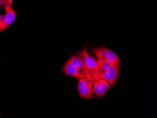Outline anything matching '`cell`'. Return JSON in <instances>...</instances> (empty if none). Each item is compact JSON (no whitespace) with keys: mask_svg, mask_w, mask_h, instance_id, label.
I'll use <instances>...</instances> for the list:
<instances>
[{"mask_svg":"<svg viewBox=\"0 0 157 118\" xmlns=\"http://www.w3.org/2000/svg\"><path fill=\"white\" fill-rule=\"evenodd\" d=\"M12 0H8V2H7V4H9L10 5H12Z\"/></svg>","mask_w":157,"mask_h":118,"instance_id":"8","label":"cell"},{"mask_svg":"<svg viewBox=\"0 0 157 118\" xmlns=\"http://www.w3.org/2000/svg\"><path fill=\"white\" fill-rule=\"evenodd\" d=\"M0 118H1V117H0Z\"/></svg>","mask_w":157,"mask_h":118,"instance_id":"10","label":"cell"},{"mask_svg":"<svg viewBox=\"0 0 157 118\" xmlns=\"http://www.w3.org/2000/svg\"><path fill=\"white\" fill-rule=\"evenodd\" d=\"M17 13L11 5L6 4V13L0 18V32L5 31L16 20Z\"/></svg>","mask_w":157,"mask_h":118,"instance_id":"6","label":"cell"},{"mask_svg":"<svg viewBox=\"0 0 157 118\" xmlns=\"http://www.w3.org/2000/svg\"><path fill=\"white\" fill-rule=\"evenodd\" d=\"M91 52L94 54L98 59L112 64H117L119 66L121 65L118 58V55L105 47H93L91 48Z\"/></svg>","mask_w":157,"mask_h":118,"instance_id":"2","label":"cell"},{"mask_svg":"<svg viewBox=\"0 0 157 118\" xmlns=\"http://www.w3.org/2000/svg\"><path fill=\"white\" fill-rule=\"evenodd\" d=\"M97 61L98 68L94 77V83L98 79H103L112 86L115 85L120 73L119 65L98 59H97Z\"/></svg>","mask_w":157,"mask_h":118,"instance_id":"1","label":"cell"},{"mask_svg":"<svg viewBox=\"0 0 157 118\" xmlns=\"http://www.w3.org/2000/svg\"><path fill=\"white\" fill-rule=\"evenodd\" d=\"M94 79L90 76H86L80 79L78 82L77 90L78 95L81 98L91 100L95 97L91 94V89L94 84Z\"/></svg>","mask_w":157,"mask_h":118,"instance_id":"4","label":"cell"},{"mask_svg":"<svg viewBox=\"0 0 157 118\" xmlns=\"http://www.w3.org/2000/svg\"><path fill=\"white\" fill-rule=\"evenodd\" d=\"M2 16L0 15V18H1Z\"/></svg>","mask_w":157,"mask_h":118,"instance_id":"9","label":"cell"},{"mask_svg":"<svg viewBox=\"0 0 157 118\" xmlns=\"http://www.w3.org/2000/svg\"><path fill=\"white\" fill-rule=\"evenodd\" d=\"M62 71L66 75L75 77L78 80L85 78L86 76L91 77L89 72L82 70V69L71 63L69 60L62 68Z\"/></svg>","mask_w":157,"mask_h":118,"instance_id":"5","label":"cell"},{"mask_svg":"<svg viewBox=\"0 0 157 118\" xmlns=\"http://www.w3.org/2000/svg\"><path fill=\"white\" fill-rule=\"evenodd\" d=\"M88 44L86 45L82 50L76 53V55H78L83 59L87 67L88 72L90 76L94 78L98 72V66L97 63V59L91 57L88 52Z\"/></svg>","mask_w":157,"mask_h":118,"instance_id":"3","label":"cell"},{"mask_svg":"<svg viewBox=\"0 0 157 118\" xmlns=\"http://www.w3.org/2000/svg\"><path fill=\"white\" fill-rule=\"evenodd\" d=\"M91 93L102 98L110 88V84L103 79H98L94 83Z\"/></svg>","mask_w":157,"mask_h":118,"instance_id":"7","label":"cell"}]
</instances>
